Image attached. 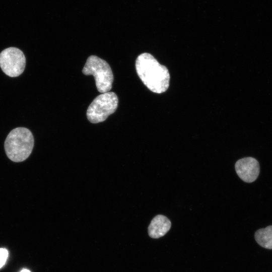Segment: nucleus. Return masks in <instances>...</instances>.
Returning <instances> with one entry per match:
<instances>
[{"label": "nucleus", "instance_id": "7ed1b4c3", "mask_svg": "<svg viewBox=\"0 0 272 272\" xmlns=\"http://www.w3.org/2000/svg\"><path fill=\"white\" fill-rule=\"evenodd\" d=\"M85 75H92L98 91L104 93L112 88L113 75L108 63L96 55L90 56L82 70Z\"/></svg>", "mask_w": 272, "mask_h": 272}, {"label": "nucleus", "instance_id": "423d86ee", "mask_svg": "<svg viewBox=\"0 0 272 272\" xmlns=\"http://www.w3.org/2000/svg\"><path fill=\"white\" fill-rule=\"evenodd\" d=\"M235 168L240 179L247 183L254 181L258 177L260 171L258 162L251 157L238 160L235 163Z\"/></svg>", "mask_w": 272, "mask_h": 272}, {"label": "nucleus", "instance_id": "39448f33", "mask_svg": "<svg viewBox=\"0 0 272 272\" xmlns=\"http://www.w3.org/2000/svg\"><path fill=\"white\" fill-rule=\"evenodd\" d=\"M26 58L19 48L9 47L0 53V67L3 72L11 77L20 76L24 71Z\"/></svg>", "mask_w": 272, "mask_h": 272}, {"label": "nucleus", "instance_id": "6e6552de", "mask_svg": "<svg viewBox=\"0 0 272 272\" xmlns=\"http://www.w3.org/2000/svg\"><path fill=\"white\" fill-rule=\"evenodd\" d=\"M254 237L260 246L266 249H272V225L257 230Z\"/></svg>", "mask_w": 272, "mask_h": 272}, {"label": "nucleus", "instance_id": "20e7f679", "mask_svg": "<svg viewBox=\"0 0 272 272\" xmlns=\"http://www.w3.org/2000/svg\"><path fill=\"white\" fill-rule=\"evenodd\" d=\"M118 100L115 93L108 92L102 93L90 104L87 111L88 120L93 123L103 122L116 110Z\"/></svg>", "mask_w": 272, "mask_h": 272}, {"label": "nucleus", "instance_id": "1a4fd4ad", "mask_svg": "<svg viewBox=\"0 0 272 272\" xmlns=\"http://www.w3.org/2000/svg\"><path fill=\"white\" fill-rule=\"evenodd\" d=\"M9 252L6 248H0V268H2L6 263L8 257Z\"/></svg>", "mask_w": 272, "mask_h": 272}, {"label": "nucleus", "instance_id": "f03ea898", "mask_svg": "<svg viewBox=\"0 0 272 272\" xmlns=\"http://www.w3.org/2000/svg\"><path fill=\"white\" fill-rule=\"evenodd\" d=\"M34 138L27 128L19 127L12 129L7 135L4 147L7 157L15 162L27 159L34 147Z\"/></svg>", "mask_w": 272, "mask_h": 272}, {"label": "nucleus", "instance_id": "9d476101", "mask_svg": "<svg viewBox=\"0 0 272 272\" xmlns=\"http://www.w3.org/2000/svg\"><path fill=\"white\" fill-rule=\"evenodd\" d=\"M20 272H31V271L27 269H23Z\"/></svg>", "mask_w": 272, "mask_h": 272}, {"label": "nucleus", "instance_id": "0eeeda50", "mask_svg": "<svg viewBox=\"0 0 272 272\" xmlns=\"http://www.w3.org/2000/svg\"><path fill=\"white\" fill-rule=\"evenodd\" d=\"M171 223L166 216L158 215L151 221L148 227V234L152 238H159L165 235L170 230Z\"/></svg>", "mask_w": 272, "mask_h": 272}, {"label": "nucleus", "instance_id": "f257e3e1", "mask_svg": "<svg viewBox=\"0 0 272 272\" xmlns=\"http://www.w3.org/2000/svg\"><path fill=\"white\" fill-rule=\"evenodd\" d=\"M138 76L152 92L161 94L168 88L170 74L167 68L161 64L151 54L143 53L135 61Z\"/></svg>", "mask_w": 272, "mask_h": 272}]
</instances>
